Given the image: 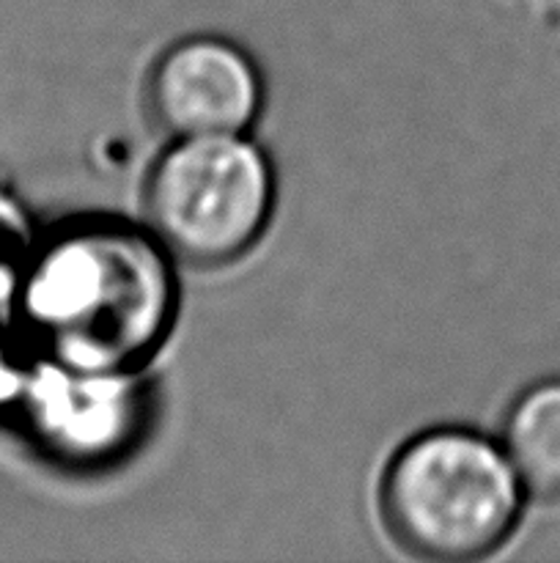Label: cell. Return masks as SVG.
<instances>
[{
  "label": "cell",
  "instance_id": "cell-1",
  "mask_svg": "<svg viewBox=\"0 0 560 563\" xmlns=\"http://www.w3.org/2000/svg\"><path fill=\"white\" fill-rule=\"evenodd\" d=\"M16 302L47 361L141 372L173 330L176 258L146 223L88 218L31 253Z\"/></svg>",
  "mask_w": 560,
  "mask_h": 563
},
{
  "label": "cell",
  "instance_id": "cell-2",
  "mask_svg": "<svg viewBox=\"0 0 560 563\" xmlns=\"http://www.w3.org/2000/svg\"><path fill=\"white\" fill-rule=\"evenodd\" d=\"M527 498L500 438L470 427L412 434L379 478V517L393 542L437 563L497 553L519 528Z\"/></svg>",
  "mask_w": 560,
  "mask_h": 563
},
{
  "label": "cell",
  "instance_id": "cell-3",
  "mask_svg": "<svg viewBox=\"0 0 560 563\" xmlns=\"http://www.w3.org/2000/svg\"><path fill=\"white\" fill-rule=\"evenodd\" d=\"M141 201L143 223L176 262L228 267L267 234L278 179L250 135L181 137L157 154Z\"/></svg>",
  "mask_w": 560,
  "mask_h": 563
},
{
  "label": "cell",
  "instance_id": "cell-4",
  "mask_svg": "<svg viewBox=\"0 0 560 563\" xmlns=\"http://www.w3.org/2000/svg\"><path fill=\"white\" fill-rule=\"evenodd\" d=\"M25 388L38 443L71 471H113L152 432L154 390L143 368L104 372L47 361Z\"/></svg>",
  "mask_w": 560,
  "mask_h": 563
},
{
  "label": "cell",
  "instance_id": "cell-5",
  "mask_svg": "<svg viewBox=\"0 0 560 563\" xmlns=\"http://www.w3.org/2000/svg\"><path fill=\"white\" fill-rule=\"evenodd\" d=\"M143 102L170 141L250 135L264 113L267 86L242 44L217 33H192L154 58Z\"/></svg>",
  "mask_w": 560,
  "mask_h": 563
},
{
  "label": "cell",
  "instance_id": "cell-6",
  "mask_svg": "<svg viewBox=\"0 0 560 563\" xmlns=\"http://www.w3.org/2000/svg\"><path fill=\"white\" fill-rule=\"evenodd\" d=\"M500 443L530 498L560 500V377L527 385L511 401Z\"/></svg>",
  "mask_w": 560,
  "mask_h": 563
},
{
  "label": "cell",
  "instance_id": "cell-7",
  "mask_svg": "<svg viewBox=\"0 0 560 563\" xmlns=\"http://www.w3.org/2000/svg\"><path fill=\"white\" fill-rule=\"evenodd\" d=\"M31 253L25 214L14 201L0 196V308L20 297Z\"/></svg>",
  "mask_w": 560,
  "mask_h": 563
}]
</instances>
